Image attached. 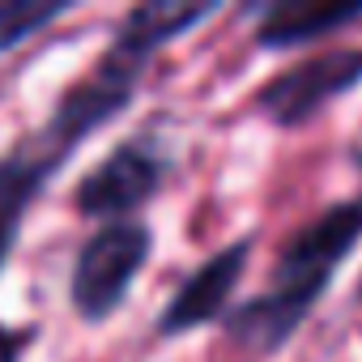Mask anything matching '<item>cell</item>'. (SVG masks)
Masks as SVG:
<instances>
[{
  "mask_svg": "<svg viewBox=\"0 0 362 362\" xmlns=\"http://www.w3.org/2000/svg\"><path fill=\"white\" fill-rule=\"evenodd\" d=\"M153 252V235L145 222H107L98 235H90L73 260V277H69V298L73 311L86 324H103L111 320L124 298L132 294L136 273L145 269Z\"/></svg>",
  "mask_w": 362,
  "mask_h": 362,
  "instance_id": "6da1fadb",
  "label": "cell"
},
{
  "mask_svg": "<svg viewBox=\"0 0 362 362\" xmlns=\"http://www.w3.org/2000/svg\"><path fill=\"white\" fill-rule=\"evenodd\" d=\"M362 86V47H332L311 60H298L281 73H273L256 90V111L277 128H303L311 124L328 103Z\"/></svg>",
  "mask_w": 362,
  "mask_h": 362,
  "instance_id": "7a4b0ae2",
  "label": "cell"
},
{
  "mask_svg": "<svg viewBox=\"0 0 362 362\" xmlns=\"http://www.w3.org/2000/svg\"><path fill=\"white\" fill-rule=\"evenodd\" d=\"M166 179V162L153 145L145 141H124L115 145L73 192V209L86 218H111L124 222V214L141 209Z\"/></svg>",
  "mask_w": 362,
  "mask_h": 362,
  "instance_id": "3957f363",
  "label": "cell"
},
{
  "mask_svg": "<svg viewBox=\"0 0 362 362\" xmlns=\"http://www.w3.org/2000/svg\"><path fill=\"white\" fill-rule=\"evenodd\" d=\"M77 149L64 145L47 124L26 136L22 145H13L5 158H0V269L9 264L18 230L30 214V205L39 201V192L56 179V170L73 158Z\"/></svg>",
  "mask_w": 362,
  "mask_h": 362,
  "instance_id": "277c9868",
  "label": "cell"
},
{
  "mask_svg": "<svg viewBox=\"0 0 362 362\" xmlns=\"http://www.w3.org/2000/svg\"><path fill=\"white\" fill-rule=\"evenodd\" d=\"M358 239H362V201H341L328 214H320L307 226H298L277 247L273 281H315V286H328L337 264L354 252Z\"/></svg>",
  "mask_w": 362,
  "mask_h": 362,
  "instance_id": "5b68a950",
  "label": "cell"
},
{
  "mask_svg": "<svg viewBox=\"0 0 362 362\" xmlns=\"http://www.w3.org/2000/svg\"><path fill=\"white\" fill-rule=\"evenodd\" d=\"M247 256H252V239H239V243L214 252L184 286L170 294V303L162 307L158 337H179V332L205 328L214 320H226L230 315V298H235V290L243 281Z\"/></svg>",
  "mask_w": 362,
  "mask_h": 362,
  "instance_id": "8992f818",
  "label": "cell"
},
{
  "mask_svg": "<svg viewBox=\"0 0 362 362\" xmlns=\"http://www.w3.org/2000/svg\"><path fill=\"white\" fill-rule=\"evenodd\" d=\"M328 286L315 281H273L264 294L247 298L243 307H230L226 315V332L235 345L256 349V354H277L311 315V307L320 303Z\"/></svg>",
  "mask_w": 362,
  "mask_h": 362,
  "instance_id": "52a82bcc",
  "label": "cell"
},
{
  "mask_svg": "<svg viewBox=\"0 0 362 362\" xmlns=\"http://www.w3.org/2000/svg\"><path fill=\"white\" fill-rule=\"evenodd\" d=\"M214 13H218L214 0H205V5H188V0H145V5L128 9V18L119 22L111 47L132 56V60H149L153 52H162L179 35H188L201 22H209Z\"/></svg>",
  "mask_w": 362,
  "mask_h": 362,
  "instance_id": "ba28073f",
  "label": "cell"
},
{
  "mask_svg": "<svg viewBox=\"0 0 362 362\" xmlns=\"http://www.w3.org/2000/svg\"><path fill=\"white\" fill-rule=\"evenodd\" d=\"M358 22H362V0L358 5H307V0H286V5L260 9L256 47L286 52V47L315 43V39L337 35L345 26H358Z\"/></svg>",
  "mask_w": 362,
  "mask_h": 362,
  "instance_id": "9c48e42d",
  "label": "cell"
},
{
  "mask_svg": "<svg viewBox=\"0 0 362 362\" xmlns=\"http://www.w3.org/2000/svg\"><path fill=\"white\" fill-rule=\"evenodd\" d=\"M64 13H73V0H5L0 5V56L30 43Z\"/></svg>",
  "mask_w": 362,
  "mask_h": 362,
  "instance_id": "30bf717a",
  "label": "cell"
},
{
  "mask_svg": "<svg viewBox=\"0 0 362 362\" xmlns=\"http://www.w3.org/2000/svg\"><path fill=\"white\" fill-rule=\"evenodd\" d=\"M35 328H13V324H0V362H22V354L30 349Z\"/></svg>",
  "mask_w": 362,
  "mask_h": 362,
  "instance_id": "8fae6325",
  "label": "cell"
},
{
  "mask_svg": "<svg viewBox=\"0 0 362 362\" xmlns=\"http://www.w3.org/2000/svg\"><path fill=\"white\" fill-rule=\"evenodd\" d=\"M354 162H358V166H362V149H358V153H354Z\"/></svg>",
  "mask_w": 362,
  "mask_h": 362,
  "instance_id": "7c38bea8",
  "label": "cell"
},
{
  "mask_svg": "<svg viewBox=\"0 0 362 362\" xmlns=\"http://www.w3.org/2000/svg\"><path fill=\"white\" fill-rule=\"evenodd\" d=\"M358 298H362V281H358Z\"/></svg>",
  "mask_w": 362,
  "mask_h": 362,
  "instance_id": "4fadbf2b",
  "label": "cell"
}]
</instances>
